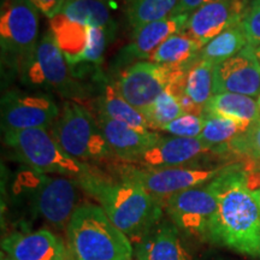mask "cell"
<instances>
[{
    "label": "cell",
    "instance_id": "1",
    "mask_svg": "<svg viewBox=\"0 0 260 260\" xmlns=\"http://www.w3.org/2000/svg\"><path fill=\"white\" fill-rule=\"evenodd\" d=\"M218 207L207 240L243 255L260 258V207L248 186L247 170L228 165L210 182Z\"/></svg>",
    "mask_w": 260,
    "mask_h": 260
},
{
    "label": "cell",
    "instance_id": "2",
    "mask_svg": "<svg viewBox=\"0 0 260 260\" xmlns=\"http://www.w3.org/2000/svg\"><path fill=\"white\" fill-rule=\"evenodd\" d=\"M77 182L81 189L99 203L110 220L133 243L164 216L161 201L134 182L111 177L96 169Z\"/></svg>",
    "mask_w": 260,
    "mask_h": 260
},
{
    "label": "cell",
    "instance_id": "3",
    "mask_svg": "<svg viewBox=\"0 0 260 260\" xmlns=\"http://www.w3.org/2000/svg\"><path fill=\"white\" fill-rule=\"evenodd\" d=\"M65 230L74 260H133L134 256L132 240L99 205L80 204Z\"/></svg>",
    "mask_w": 260,
    "mask_h": 260
},
{
    "label": "cell",
    "instance_id": "4",
    "mask_svg": "<svg viewBox=\"0 0 260 260\" xmlns=\"http://www.w3.org/2000/svg\"><path fill=\"white\" fill-rule=\"evenodd\" d=\"M4 141L30 170L80 180L93 170L67 153L48 129L4 132Z\"/></svg>",
    "mask_w": 260,
    "mask_h": 260
},
{
    "label": "cell",
    "instance_id": "5",
    "mask_svg": "<svg viewBox=\"0 0 260 260\" xmlns=\"http://www.w3.org/2000/svg\"><path fill=\"white\" fill-rule=\"evenodd\" d=\"M50 130L61 148L77 160L88 164L115 158L96 117L80 104L65 103Z\"/></svg>",
    "mask_w": 260,
    "mask_h": 260
},
{
    "label": "cell",
    "instance_id": "6",
    "mask_svg": "<svg viewBox=\"0 0 260 260\" xmlns=\"http://www.w3.org/2000/svg\"><path fill=\"white\" fill-rule=\"evenodd\" d=\"M228 165L216 168H201L195 165L177 168L152 169L144 168L130 162H121L113 169L116 177L134 182L149 194L161 201L180 191L201 187L212 182L225 170Z\"/></svg>",
    "mask_w": 260,
    "mask_h": 260
},
{
    "label": "cell",
    "instance_id": "7",
    "mask_svg": "<svg viewBox=\"0 0 260 260\" xmlns=\"http://www.w3.org/2000/svg\"><path fill=\"white\" fill-rule=\"evenodd\" d=\"M29 201L39 216L56 228H67L79 206V182L64 176H48L34 170L19 177Z\"/></svg>",
    "mask_w": 260,
    "mask_h": 260
},
{
    "label": "cell",
    "instance_id": "8",
    "mask_svg": "<svg viewBox=\"0 0 260 260\" xmlns=\"http://www.w3.org/2000/svg\"><path fill=\"white\" fill-rule=\"evenodd\" d=\"M40 11L31 0H4L0 12L2 63L19 69L31 53L39 37Z\"/></svg>",
    "mask_w": 260,
    "mask_h": 260
},
{
    "label": "cell",
    "instance_id": "9",
    "mask_svg": "<svg viewBox=\"0 0 260 260\" xmlns=\"http://www.w3.org/2000/svg\"><path fill=\"white\" fill-rule=\"evenodd\" d=\"M22 80L34 88L53 89L76 98L79 87L71 77L73 71L63 52L58 47L50 29L41 35L37 46L19 67Z\"/></svg>",
    "mask_w": 260,
    "mask_h": 260
},
{
    "label": "cell",
    "instance_id": "10",
    "mask_svg": "<svg viewBox=\"0 0 260 260\" xmlns=\"http://www.w3.org/2000/svg\"><path fill=\"white\" fill-rule=\"evenodd\" d=\"M189 68L168 67L149 60L135 61L113 81L122 96L139 111L147 107L172 83L186 76Z\"/></svg>",
    "mask_w": 260,
    "mask_h": 260
},
{
    "label": "cell",
    "instance_id": "11",
    "mask_svg": "<svg viewBox=\"0 0 260 260\" xmlns=\"http://www.w3.org/2000/svg\"><path fill=\"white\" fill-rule=\"evenodd\" d=\"M218 201L210 183L169 197L164 201L168 218L181 232L207 239Z\"/></svg>",
    "mask_w": 260,
    "mask_h": 260
},
{
    "label": "cell",
    "instance_id": "12",
    "mask_svg": "<svg viewBox=\"0 0 260 260\" xmlns=\"http://www.w3.org/2000/svg\"><path fill=\"white\" fill-rule=\"evenodd\" d=\"M59 113L57 103L48 94L10 90L2 98L3 132L50 130Z\"/></svg>",
    "mask_w": 260,
    "mask_h": 260
},
{
    "label": "cell",
    "instance_id": "13",
    "mask_svg": "<svg viewBox=\"0 0 260 260\" xmlns=\"http://www.w3.org/2000/svg\"><path fill=\"white\" fill-rule=\"evenodd\" d=\"M248 6V0H213L190 14L182 31L204 47L228 28L241 23Z\"/></svg>",
    "mask_w": 260,
    "mask_h": 260
},
{
    "label": "cell",
    "instance_id": "14",
    "mask_svg": "<svg viewBox=\"0 0 260 260\" xmlns=\"http://www.w3.org/2000/svg\"><path fill=\"white\" fill-rule=\"evenodd\" d=\"M220 93L260 96V61L255 47L248 45L234 57L214 67L213 95Z\"/></svg>",
    "mask_w": 260,
    "mask_h": 260
},
{
    "label": "cell",
    "instance_id": "15",
    "mask_svg": "<svg viewBox=\"0 0 260 260\" xmlns=\"http://www.w3.org/2000/svg\"><path fill=\"white\" fill-rule=\"evenodd\" d=\"M188 18L187 15H172L133 30L129 44L117 56L116 67L124 69L135 61L149 60L162 42L183 30Z\"/></svg>",
    "mask_w": 260,
    "mask_h": 260
},
{
    "label": "cell",
    "instance_id": "16",
    "mask_svg": "<svg viewBox=\"0 0 260 260\" xmlns=\"http://www.w3.org/2000/svg\"><path fill=\"white\" fill-rule=\"evenodd\" d=\"M2 249L15 260H73L59 237L44 229L10 234L3 239Z\"/></svg>",
    "mask_w": 260,
    "mask_h": 260
},
{
    "label": "cell",
    "instance_id": "17",
    "mask_svg": "<svg viewBox=\"0 0 260 260\" xmlns=\"http://www.w3.org/2000/svg\"><path fill=\"white\" fill-rule=\"evenodd\" d=\"M211 153H214L213 149L199 139L161 136L157 144L146 151L134 164L152 169L187 167Z\"/></svg>",
    "mask_w": 260,
    "mask_h": 260
},
{
    "label": "cell",
    "instance_id": "18",
    "mask_svg": "<svg viewBox=\"0 0 260 260\" xmlns=\"http://www.w3.org/2000/svg\"><path fill=\"white\" fill-rule=\"evenodd\" d=\"M181 233L170 219L162 218L133 243L134 255L138 260H194Z\"/></svg>",
    "mask_w": 260,
    "mask_h": 260
},
{
    "label": "cell",
    "instance_id": "19",
    "mask_svg": "<svg viewBox=\"0 0 260 260\" xmlns=\"http://www.w3.org/2000/svg\"><path fill=\"white\" fill-rule=\"evenodd\" d=\"M96 121L113 157L123 162L134 164L161 138V135L155 132H140L100 113H96Z\"/></svg>",
    "mask_w": 260,
    "mask_h": 260
},
{
    "label": "cell",
    "instance_id": "20",
    "mask_svg": "<svg viewBox=\"0 0 260 260\" xmlns=\"http://www.w3.org/2000/svg\"><path fill=\"white\" fill-rule=\"evenodd\" d=\"M94 106L96 113L109 117L113 121L124 123L140 132H149L145 117L122 96L113 81L104 82Z\"/></svg>",
    "mask_w": 260,
    "mask_h": 260
},
{
    "label": "cell",
    "instance_id": "21",
    "mask_svg": "<svg viewBox=\"0 0 260 260\" xmlns=\"http://www.w3.org/2000/svg\"><path fill=\"white\" fill-rule=\"evenodd\" d=\"M206 116L224 117L252 125L260 121L258 100L236 93L214 94L204 106V117Z\"/></svg>",
    "mask_w": 260,
    "mask_h": 260
},
{
    "label": "cell",
    "instance_id": "22",
    "mask_svg": "<svg viewBox=\"0 0 260 260\" xmlns=\"http://www.w3.org/2000/svg\"><path fill=\"white\" fill-rule=\"evenodd\" d=\"M56 40L58 47L63 52L70 68L79 63L88 40V27L77 23L58 14L50 19L48 28Z\"/></svg>",
    "mask_w": 260,
    "mask_h": 260
},
{
    "label": "cell",
    "instance_id": "23",
    "mask_svg": "<svg viewBox=\"0 0 260 260\" xmlns=\"http://www.w3.org/2000/svg\"><path fill=\"white\" fill-rule=\"evenodd\" d=\"M201 50L203 46L186 32L181 31L162 42L149 58V61L168 67L190 68L199 59Z\"/></svg>",
    "mask_w": 260,
    "mask_h": 260
},
{
    "label": "cell",
    "instance_id": "24",
    "mask_svg": "<svg viewBox=\"0 0 260 260\" xmlns=\"http://www.w3.org/2000/svg\"><path fill=\"white\" fill-rule=\"evenodd\" d=\"M59 14L86 27H102L112 31L117 29L106 0H67Z\"/></svg>",
    "mask_w": 260,
    "mask_h": 260
},
{
    "label": "cell",
    "instance_id": "25",
    "mask_svg": "<svg viewBox=\"0 0 260 260\" xmlns=\"http://www.w3.org/2000/svg\"><path fill=\"white\" fill-rule=\"evenodd\" d=\"M184 77L170 84L147 107L140 111L145 117L151 132H161L165 125L184 115L180 100H178V92L184 86Z\"/></svg>",
    "mask_w": 260,
    "mask_h": 260
},
{
    "label": "cell",
    "instance_id": "26",
    "mask_svg": "<svg viewBox=\"0 0 260 260\" xmlns=\"http://www.w3.org/2000/svg\"><path fill=\"white\" fill-rule=\"evenodd\" d=\"M205 125L198 139L213 149L216 154L226 153L233 141L245 134L251 124L218 116H206Z\"/></svg>",
    "mask_w": 260,
    "mask_h": 260
},
{
    "label": "cell",
    "instance_id": "27",
    "mask_svg": "<svg viewBox=\"0 0 260 260\" xmlns=\"http://www.w3.org/2000/svg\"><path fill=\"white\" fill-rule=\"evenodd\" d=\"M248 46V40L243 31L241 23L233 25L220 32L203 47L200 59L210 61L214 67L235 56L240 51Z\"/></svg>",
    "mask_w": 260,
    "mask_h": 260
},
{
    "label": "cell",
    "instance_id": "28",
    "mask_svg": "<svg viewBox=\"0 0 260 260\" xmlns=\"http://www.w3.org/2000/svg\"><path fill=\"white\" fill-rule=\"evenodd\" d=\"M178 0H126L125 17L133 30L174 15Z\"/></svg>",
    "mask_w": 260,
    "mask_h": 260
},
{
    "label": "cell",
    "instance_id": "29",
    "mask_svg": "<svg viewBox=\"0 0 260 260\" xmlns=\"http://www.w3.org/2000/svg\"><path fill=\"white\" fill-rule=\"evenodd\" d=\"M213 71L214 65L200 58L187 71L184 92L198 105L205 106L213 95Z\"/></svg>",
    "mask_w": 260,
    "mask_h": 260
},
{
    "label": "cell",
    "instance_id": "30",
    "mask_svg": "<svg viewBox=\"0 0 260 260\" xmlns=\"http://www.w3.org/2000/svg\"><path fill=\"white\" fill-rule=\"evenodd\" d=\"M115 34L116 31L109 30L106 28L88 27V40H87L86 50L77 65H99L102 63L107 45L115 38Z\"/></svg>",
    "mask_w": 260,
    "mask_h": 260
},
{
    "label": "cell",
    "instance_id": "31",
    "mask_svg": "<svg viewBox=\"0 0 260 260\" xmlns=\"http://www.w3.org/2000/svg\"><path fill=\"white\" fill-rule=\"evenodd\" d=\"M205 118L197 115H182L181 117L169 123L161 132L168 133L170 136L187 139H198L203 133Z\"/></svg>",
    "mask_w": 260,
    "mask_h": 260
},
{
    "label": "cell",
    "instance_id": "32",
    "mask_svg": "<svg viewBox=\"0 0 260 260\" xmlns=\"http://www.w3.org/2000/svg\"><path fill=\"white\" fill-rule=\"evenodd\" d=\"M228 152L243 154L260 162V121L252 124L245 134L233 141Z\"/></svg>",
    "mask_w": 260,
    "mask_h": 260
},
{
    "label": "cell",
    "instance_id": "33",
    "mask_svg": "<svg viewBox=\"0 0 260 260\" xmlns=\"http://www.w3.org/2000/svg\"><path fill=\"white\" fill-rule=\"evenodd\" d=\"M241 25L248 45L255 48L260 47V0H252L249 3Z\"/></svg>",
    "mask_w": 260,
    "mask_h": 260
},
{
    "label": "cell",
    "instance_id": "34",
    "mask_svg": "<svg viewBox=\"0 0 260 260\" xmlns=\"http://www.w3.org/2000/svg\"><path fill=\"white\" fill-rule=\"evenodd\" d=\"M31 2L32 4L37 6L40 14L51 19L59 14L67 0H31Z\"/></svg>",
    "mask_w": 260,
    "mask_h": 260
},
{
    "label": "cell",
    "instance_id": "35",
    "mask_svg": "<svg viewBox=\"0 0 260 260\" xmlns=\"http://www.w3.org/2000/svg\"><path fill=\"white\" fill-rule=\"evenodd\" d=\"M211 2H213V0H178L177 8L175 10L174 15L189 16L190 14H193L195 10Z\"/></svg>",
    "mask_w": 260,
    "mask_h": 260
},
{
    "label": "cell",
    "instance_id": "36",
    "mask_svg": "<svg viewBox=\"0 0 260 260\" xmlns=\"http://www.w3.org/2000/svg\"><path fill=\"white\" fill-rule=\"evenodd\" d=\"M252 191H253V195H254L256 203H258L259 207H260V188H259V189H255V190H252Z\"/></svg>",
    "mask_w": 260,
    "mask_h": 260
},
{
    "label": "cell",
    "instance_id": "37",
    "mask_svg": "<svg viewBox=\"0 0 260 260\" xmlns=\"http://www.w3.org/2000/svg\"><path fill=\"white\" fill-rule=\"evenodd\" d=\"M2 260H15V259H12L11 256L9 255H5L4 252H2Z\"/></svg>",
    "mask_w": 260,
    "mask_h": 260
},
{
    "label": "cell",
    "instance_id": "38",
    "mask_svg": "<svg viewBox=\"0 0 260 260\" xmlns=\"http://www.w3.org/2000/svg\"><path fill=\"white\" fill-rule=\"evenodd\" d=\"M256 56H258V59L260 61V47L256 48Z\"/></svg>",
    "mask_w": 260,
    "mask_h": 260
},
{
    "label": "cell",
    "instance_id": "39",
    "mask_svg": "<svg viewBox=\"0 0 260 260\" xmlns=\"http://www.w3.org/2000/svg\"><path fill=\"white\" fill-rule=\"evenodd\" d=\"M107 3H109V4H111V3H115V2H118V0H106Z\"/></svg>",
    "mask_w": 260,
    "mask_h": 260
},
{
    "label": "cell",
    "instance_id": "40",
    "mask_svg": "<svg viewBox=\"0 0 260 260\" xmlns=\"http://www.w3.org/2000/svg\"><path fill=\"white\" fill-rule=\"evenodd\" d=\"M258 105H259V113H260V96L258 98Z\"/></svg>",
    "mask_w": 260,
    "mask_h": 260
},
{
    "label": "cell",
    "instance_id": "41",
    "mask_svg": "<svg viewBox=\"0 0 260 260\" xmlns=\"http://www.w3.org/2000/svg\"><path fill=\"white\" fill-rule=\"evenodd\" d=\"M259 170H260V162H259Z\"/></svg>",
    "mask_w": 260,
    "mask_h": 260
},
{
    "label": "cell",
    "instance_id": "42",
    "mask_svg": "<svg viewBox=\"0 0 260 260\" xmlns=\"http://www.w3.org/2000/svg\"><path fill=\"white\" fill-rule=\"evenodd\" d=\"M2 2H4V0H2Z\"/></svg>",
    "mask_w": 260,
    "mask_h": 260
},
{
    "label": "cell",
    "instance_id": "43",
    "mask_svg": "<svg viewBox=\"0 0 260 260\" xmlns=\"http://www.w3.org/2000/svg\"><path fill=\"white\" fill-rule=\"evenodd\" d=\"M73 260H74V258H73Z\"/></svg>",
    "mask_w": 260,
    "mask_h": 260
}]
</instances>
